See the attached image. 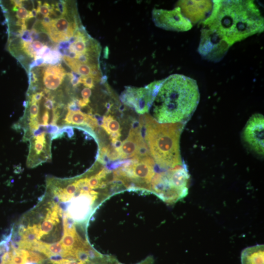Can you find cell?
Returning <instances> with one entry per match:
<instances>
[{"mask_svg":"<svg viewBox=\"0 0 264 264\" xmlns=\"http://www.w3.org/2000/svg\"><path fill=\"white\" fill-rule=\"evenodd\" d=\"M197 82L174 74L160 81L152 106V116L160 123L184 124L191 117L200 101Z\"/></svg>","mask_w":264,"mask_h":264,"instance_id":"6da1fadb","label":"cell"},{"mask_svg":"<svg viewBox=\"0 0 264 264\" xmlns=\"http://www.w3.org/2000/svg\"><path fill=\"white\" fill-rule=\"evenodd\" d=\"M217 4L209 21V26L229 43L263 30V18L251 1H222Z\"/></svg>","mask_w":264,"mask_h":264,"instance_id":"7a4b0ae2","label":"cell"},{"mask_svg":"<svg viewBox=\"0 0 264 264\" xmlns=\"http://www.w3.org/2000/svg\"><path fill=\"white\" fill-rule=\"evenodd\" d=\"M139 123L150 156L159 167L168 170L183 165L180 139L184 124L160 123L147 114L140 116Z\"/></svg>","mask_w":264,"mask_h":264,"instance_id":"3957f363","label":"cell"},{"mask_svg":"<svg viewBox=\"0 0 264 264\" xmlns=\"http://www.w3.org/2000/svg\"><path fill=\"white\" fill-rule=\"evenodd\" d=\"M189 177L184 165L156 173L149 192L167 204H175L187 196Z\"/></svg>","mask_w":264,"mask_h":264,"instance_id":"277c9868","label":"cell"},{"mask_svg":"<svg viewBox=\"0 0 264 264\" xmlns=\"http://www.w3.org/2000/svg\"><path fill=\"white\" fill-rule=\"evenodd\" d=\"M264 117L260 114L253 115L248 121L243 132V138L252 150L264 155Z\"/></svg>","mask_w":264,"mask_h":264,"instance_id":"5b68a950","label":"cell"},{"mask_svg":"<svg viewBox=\"0 0 264 264\" xmlns=\"http://www.w3.org/2000/svg\"><path fill=\"white\" fill-rule=\"evenodd\" d=\"M121 101L140 114L148 113L152 106L153 99L148 86L145 88L127 87L120 96Z\"/></svg>","mask_w":264,"mask_h":264,"instance_id":"8992f818","label":"cell"},{"mask_svg":"<svg viewBox=\"0 0 264 264\" xmlns=\"http://www.w3.org/2000/svg\"><path fill=\"white\" fill-rule=\"evenodd\" d=\"M41 24L50 39L58 44L68 41L80 29L77 20L71 21L65 17L52 19L49 24Z\"/></svg>","mask_w":264,"mask_h":264,"instance_id":"52a82bcc","label":"cell"},{"mask_svg":"<svg viewBox=\"0 0 264 264\" xmlns=\"http://www.w3.org/2000/svg\"><path fill=\"white\" fill-rule=\"evenodd\" d=\"M145 143L141 133L140 123L135 121L130 129L128 138L122 143L119 149L120 159L125 160L136 157L141 146Z\"/></svg>","mask_w":264,"mask_h":264,"instance_id":"ba28073f","label":"cell"},{"mask_svg":"<svg viewBox=\"0 0 264 264\" xmlns=\"http://www.w3.org/2000/svg\"><path fill=\"white\" fill-rule=\"evenodd\" d=\"M43 83L46 89L55 91L62 84L67 73L59 64L48 66L43 70Z\"/></svg>","mask_w":264,"mask_h":264,"instance_id":"9c48e42d","label":"cell"},{"mask_svg":"<svg viewBox=\"0 0 264 264\" xmlns=\"http://www.w3.org/2000/svg\"><path fill=\"white\" fill-rule=\"evenodd\" d=\"M63 59L65 63L72 70V72L82 77L92 76L98 82L102 81L103 78L100 66L82 64L76 59H72L66 56H64Z\"/></svg>","mask_w":264,"mask_h":264,"instance_id":"30bf717a","label":"cell"},{"mask_svg":"<svg viewBox=\"0 0 264 264\" xmlns=\"http://www.w3.org/2000/svg\"><path fill=\"white\" fill-rule=\"evenodd\" d=\"M64 122L66 124L85 126L92 130H95L99 126L98 120L94 116L84 113L81 110L68 111L65 118Z\"/></svg>","mask_w":264,"mask_h":264,"instance_id":"8fae6325","label":"cell"},{"mask_svg":"<svg viewBox=\"0 0 264 264\" xmlns=\"http://www.w3.org/2000/svg\"><path fill=\"white\" fill-rule=\"evenodd\" d=\"M264 245H257L244 249L241 253L242 264H264Z\"/></svg>","mask_w":264,"mask_h":264,"instance_id":"7c38bea8","label":"cell"},{"mask_svg":"<svg viewBox=\"0 0 264 264\" xmlns=\"http://www.w3.org/2000/svg\"><path fill=\"white\" fill-rule=\"evenodd\" d=\"M49 146L46 139V135L42 133L34 136L32 142L30 155L33 154L36 156H40L43 153H45L46 148Z\"/></svg>","mask_w":264,"mask_h":264,"instance_id":"4fadbf2b","label":"cell"},{"mask_svg":"<svg viewBox=\"0 0 264 264\" xmlns=\"http://www.w3.org/2000/svg\"><path fill=\"white\" fill-rule=\"evenodd\" d=\"M100 126L109 135L116 133H120L119 123L111 115L105 116L103 117Z\"/></svg>","mask_w":264,"mask_h":264,"instance_id":"5bb4252c","label":"cell"},{"mask_svg":"<svg viewBox=\"0 0 264 264\" xmlns=\"http://www.w3.org/2000/svg\"><path fill=\"white\" fill-rule=\"evenodd\" d=\"M45 63L49 65H56L61 62L63 56L56 49H54L43 57Z\"/></svg>","mask_w":264,"mask_h":264,"instance_id":"9a60e30c","label":"cell"},{"mask_svg":"<svg viewBox=\"0 0 264 264\" xmlns=\"http://www.w3.org/2000/svg\"><path fill=\"white\" fill-rule=\"evenodd\" d=\"M39 102H30L29 109V120L36 119L39 116Z\"/></svg>","mask_w":264,"mask_h":264,"instance_id":"2e32d148","label":"cell"},{"mask_svg":"<svg viewBox=\"0 0 264 264\" xmlns=\"http://www.w3.org/2000/svg\"><path fill=\"white\" fill-rule=\"evenodd\" d=\"M49 262L51 264H88L76 260L63 258L57 260H49Z\"/></svg>","mask_w":264,"mask_h":264,"instance_id":"e0dca14e","label":"cell"},{"mask_svg":"<svg viewBox=\"0 0 264 264\" xmlns=\"http://www.w3.org/2000/svg\"><path fill=\"white\" fill-rule=\"evenodd\" d=\"M97 82H98L92 76L82 77L81 78V84H83L86 88L89 89H93Z\"/></svg>","mask_w":264,"mask_h":264,"instance_id":"ac0fdd59","label":"cell"},{"mask_svg":"<svg viewBox=\"0 0 264 264\" xmlns=\"http://www.w3.org/2000/svg\"><path fill=\"white\" fill-rule=\"evenodd\" d=\"M54 5L57 11L61 14L63 17L67 16L68 13L67 6L65 1H59Z\"/></svg>","mask_w":264,"mask_h":264,"instance_id":"d6986e66","label":"cell"},{"mask_svg":"<svg viewBox=\"0 0 264 264\" xmlns=\"http://www.w3.org/2000/svg\"><path fill=\"white\" fill-rule=\"evenodd\" d=\"M67 75L69 77L71 80V82L74 87H76L81 84L82 76L72 72L70 73H67Z\"/></svg>","mask_w":264,"mask_h":264,"instance_id":"ffe728a7","label":"cell"},{"mask_svg":"<svg viewBox=\"0 0 264 264\" xmlns=\"http://www.w3.org/2000/svg\"><path fill=\"white\" fill-rule=\"evenodd\" d=\"M16 12V16L18 19L24 20L28 19L29 12L25 7L19 8Z\"/></svg>","mask_w":264,"mask_h":264,"instance_id":"44dd1931","label":"cell"},{"mask_svg":"<svg viewBox=\"0 0 264 264\" xmlns=\"http://www.w3.org/2000/svg\"><path fill=\"white\" fill-rule=\"evenodd\" d=\"M92 95V91L90 89L88 88H85L82 92V100L88 105L90 102V98Z\"/></svg>","mask_w":264,"mask_h":264,"instance_id":"7402d4cb","label":"cell"},{"mask_svg":"<svg viewBox=\"0 0 264 264\" xmlns=\"http://www.w3.org/2000/svg\"><path fill=\"white\" fill-rule=\"evenodd\" d=\"M51 6L48 3H45L40 8V13L44 17L49 16L50 14Z\"/></svg>","mask_w":264,"mask_h":264,"instance_id":"603a6c76","label":"cell"},{"mask_svg":"<svg viewBox=\"0 0 264 264\" xmlns=\"http://www.w3.org/2000/svg\"><path fill=\"white\" fill-rule=\"evenodd\" d=\"M44 106L48 110H53L55 107V101L52 98H46Z\"/></svg>","mask_w":264,"mask_h":264,"instance_id":"cb8c5ba5","label":"cell"},{"mask_svg":"<svg viewBox=\"0 0 264 264\" xmlns=\"http://www.w3.org/2000/svg\"><path fill=\"white\" fill-rule=\"evenodd\" d=\"M20 37L22 41L24 42L32 43L33 41L30 30L24 32Z\"/></svg>","mask_w":264,"mask_h":264,"instance_id":"d4e9b609","label":"cell"},{"mask_svg":"<svg viewBox=\"0 0 264 264\" xmlns=\"http://www.w3.org/2000/svg\"><path fill=\"white\" fill-rule=\"evenodd\" d=\"M44 97V92L36 93L32 96L30 102H39Z\"/></svg>","mask_w":264,"mask_h":264,"instance_id":"484cf974","label":"cell"},{"mask_svg":"<svg viewBox=\"0 0 264 264\" xmlns=\"http://www.w3.org/2000/svg\"><path fill=\"white\" fill-rule=\"evenodd\" d=\"M31 45L33 50L36 53L41 50L42 48L45 46L42 42L39 41V40L33 41L31 43Z\"/></svg>","mask_w":264,"mask_h":264,"instance_id":"4316f807","label":"cell"},{"mask_svg":"<svg viewBox=\"0 0 264 264\" xmlns=\"http://www.w3.org/2000/svg\"><path fill=\"white\" fill-rule=\"evenodd\" d=\"M29 83L30 85L35 83L38 81L36 75L33 71H30L29 73Z\"/></svg>","mask_w":264,"mask_h":264,"instance_id":"83f0119b","label":"cell"},{"mask_svg":"<svg viewBox=\"0 0 264 264\" xmlns=\"http://www.w3.org/2000/svg\"><path fill=\"white\" fill-rule=\"evenodd\" d=\"M70 46V44L68 41H63L59 43L58 47L63 50H68Z\"/></svg>","mask_w":264,"mask_h":264,"instance_id":"f1b7e54d","label":"cell"},{"mask_svg":"<svg viewBox=\"0 0 264 264\" xmlns=\"http://www.w3.org/2000/svg\"><path fill=\"white\" fill-rule=\"evenodd\" d=\"M117 264H121L119 263ZM137 264H154V260L152 256H149L142 262Z\"/></svg>","mask_w":264,"mask_h":264,"instance_id":"f546056e","label":"cell"},{"mask_svg":"<svg viewBox=\"0 0 264 264\" xmlns=\"http://www.w3.org/2000/svg\"><path fill=\"white\" fill-rule=\"evenodd\" d=\"M38 14L37 13V11L35 8H33L32 11H29V14L28 16V19L33 18H36Z\"/></svg>","mask_w":264,"mask_h":264,"instance_id":"4dcf8cb0","label":"cell"},{"mask_svg":"<svg viewBox=\"0 0 264 264\" xmlns=\"http://www.w3.org/2000/svg\"><path fill=\"white\" fill-rule=\"evenodd\" d=\"M52 20V19L49 16L44 17L41 23L44 24H49L51 22Z\"/></svg>","mask_w":264,"mask_h":264,"instance_id":"1f68e13d","label":"cell"},{"mask_svg":"<svg viewBox=\"0 0 264 264\" xmlns=\"http://www.w3.org/2000/svg\"><path fill=\"white\" fill-rule=\"evenodd\" d=\"M26 24V20H24L18 19V20L16 23V26H20L21 27Z\"/></svg>","mask_w":264,"mask_h":264,"instance_id":"d6a6232c","label":"cell"}]
</instances>
